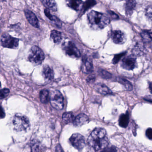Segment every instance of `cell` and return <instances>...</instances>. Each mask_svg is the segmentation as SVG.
<instances>
[{
    "label": "cell",
    "mask_w": 152,
    "mask_h": 152,
    "mask_svg": "<svg viewBox=\"0 0 152 152\" xmlns=\"http://www.w3.org/2000/svg\"><path fill=\"white\" fill-rule=\"evenodd\" d=\"M89 146L95 151L103 150L109 144V140L105 129L97 128L93 130L88 140Z\"/></svg>",
    "instance_id": "obj_1"
},
{
    "label": "cell",
    "mask_w": 152,
    "mask_h": 152,
    "mask_svg": "<svg viewBox=\"0 0 152 152\" xmlns=\"http://www.w3.org/2000/svg\"><path fill=\"white\" fill-rule=\"evenodd\" d=\"M89 25L94 29H102L110 24V18L103 13L92 10L87 15Z\"/></svg>",
    "instance_id": "obj_2"
},
{
    "label": "cell",
    "mask_w": 152,
    "mask_h": 152,
    "mask_svg": "<svg viewBox=\"0 0 152 152\" xmlns=\"http://www.w3.org/2000/svg\"><path fill=\"white\" fill-rule=\"evenodd\" d=\"M50 101L53 107L57 110H61L64 107V98L58 90H53L50 94Z\"/></svg>",
    "instance_id": "obj_3"
},
{
    "label": "cell",
    "mask_w": 152,
    "mask_h": 152,
    "mask_svg": "<svg viewBox=\"0 0 152 152\" xmlns=\"http://www.w3.org/2000/svg\"><path fill=\"white\" fill-rule=\"evenodd\" d=\"M28 59L30 62L34 65H40L45 59V54L39 47L34 46L31 48Z\"/></svg>",
    "instance_id": "obj_4"
},
{
    "label": "cell",
    "mask_w": 152,
    "mask_h": 152,
    "mask_svg": "<svg viewBox=\"0 0 152 152\" xmlns=\"http://www.w3.org/2000/svg\"><path fill=\"white\" fill-rule=\"evenodd\" d=\"M13 125L14 129L18 132L26 131L29 128V120L25 116L16 115L13 118Z\"/></svg>",
    "instance_id": "obj_5"
},
{
    "label": "cell",
    "mask_w": 152,
    "mask_h": 152,
    "mask_svg": "<svg viewBox=\"0 0 152 152\" xmlns=\"http://www.w3.org/2000/svg\"><path fill=\"white\" fill-rule=\"evenodd\" d=\"M1 42L2 45L6 48L16 49L18 46L19 39L11 36L8 34L2 35Z\"/></svg>",
    "instance_id": "obj_6"
},
{
    "label": "cell",
    "mask_w": 152,
    "mask_h": 152,
    "mask_svg": "<svg viewBox=\"0 0 152 152\" xmlns=\"http://www.w3.org/2000/svg\"><path fill=\"white\" fill-rule=\"evenodd\" d=\"M72 145L77 150L81 151L86 145L85 137L78 133H75L69 138Z\"/></svg>",
    "instance_id": "obj_7"
},
{
    "label": "cell",
    "mask_w": 152,
    "mask_h": 152,
    "mask_svg": "<svg viewBox=\"0 0 152 152\" xmlns=\"http://www.w3.org/2000/svg\"><path fill=\"white\" fill-rule=\"evenodd\" d=\"M63 50L66 55L73 58H79L80 53L78 49L72 42H65L63 45Z\"/></svg>",
    "instance_id": "obj_8"
},
{
    "label": "cell",
    "mask_w": 152,
    "mask_h": 152,
    "mask_svg": "<svg viewBox=\"0 0 152 152\" xmlns=\"http://www.w3.org/2000/svg\"><path fill=\"white\" fill-rule=\"evenodd\" d=\"M121 66L126 70H133L137 66L136 59L134 55L127 56L122 59Z\"/></svg>",
    "instance_id": "obj_9"
},
{
    "label": "cell",
    "mask_w": 152,
    "mask_h": 152,
    "mask_svg": "<svg viewBox=\"0 0 152 152\" xmlns=\"http://www.w3.org/2000/svg\"><path fill=\"white\" fill-rule=\"evenodd\" d=\"M110 37L114 43L117 44H122L126 40V36L120 30H113L110 33Z\"/></svg>",
    "instance_id": "obj_10"
},
{
    "label": "cell",
    "mask_w": 152,
    "mask_h": 152,
    "mask_svg": "<svg viewBox=\"0 0 152 152\" xmlns=\"http://www.w3.org/2000/svg\"><path fill=\"white\" fill-rule=\"evenodd\" d=\"M25 16L29 23L34 27H39V23L38 19L34 13L28 10H25L24 11Z\"/></svg>",
    "instance_id": "obj_11"
},
{
    "label": "cell",
    "mask_w": 152,
    "mask_h": 152,
    "mask_svg": "<svg viewBox=\"0 0 152 152\" xmlns=\"http://www.w3.org/2000/svg\"><path fill=\"white\" fill-rule=\"evenodd\" d=\"M66 4L69 8L78 11L82 10L84 2L82 0H67Z\"/></svg>",
    "instance_id": "obj_12"
},
{
    "label": "cell",
    "mask_w": 152,
    "mask_h": 152,
    "mask_svg": "<svg viewBox=\"0 0 152 152\" xmlns=\"http://www.w3.org/2000/svg\"><path fill=\"white\" fill-rule=\"evenodd\" d=\"M125 9L127 15H132L136 5L135 0H125Z\"/></svg>",
    "instance_id": "obj_13"
},
{
    "label": "cell",
    "mask_w": 152,
    "mask_h": 152,
    "mask_svg": "<svg viewBox=\"0 0 152 152\" xmlns=\"http://www.w3.org/2000/svg\"><path fill=\"white\" fill-rule=\"evenodd\" d=\"M88 121V117L84 113H80L75 118L74 124L75 126H79L86 124Z\"/></svg>",
    "instance_id": "obj_14"
},
{
    "label": "cell",
    "mask_w": 152,
    "mask_h": 152,
    "mask_svg": "<svg viewBox=\"0 0 152 152\" xmlns=\"http://www.w3.org/2000/svg\"><path fill=\"white\" fill-rule=\"evenodd\" d=\"M41 1L44 6L48 10L53 11H57L58 10L57 4L54 0H41Z\"/></svg>",
    "instance_id": "obj_15"
},
{
    "label": "cell",
    "mask_w": 152,
    "mask_h": 152,
    "mask_svg": "<svg viewBox=\"0 0 152 152\" xmlns=\"http://www.w3.org/2000/svg\"><path fill=\"white\" fill-rule=\"evenodd\" d=\"M42 75L45 78L48 80H51L54 77L53 70L48 65L44 66L42 70Z\"/></svg>",
    "instance_id": "obj_16"
},
{
    "label": "cell",
    "mask_w": 152,
    "mask_h": 152,
    "mask_svg": "<svg viewBox=\"0 0 152 152\" xmlns=\"http://www.w3.org/2000/svg\"><path fill=\"white\" fill-rule=\"evenodd\" d=\"M129 121V113L127 112L125 114L121 115L119 119V125L122 128H126L128 126Z\"/></svg>",
    "instance_id": "obj_17"
},
{
    "label": "cell",
    "mask_w": 152,
    "mask_h": 152,
    "mask_svg": "<svg viewBox=\"0 0 152 152\" xmlns=\"http://www.w3.org/2000/svg\"><path fill=\"white\" fill-rule=\"evenodd\" d=\"M95 89L97 92L103 95L111 94L112 93L110 89L102 84H98L96 85Z\"/></svg>",
    "instance_id": "obj_18"
},
{
    "label": "cell",
    "mask_w": 152,
    "mask_h": 152,
    "mask_svg": "<svg viewBox=\"0 0 152 152\" xmlns=\"http://www.w3.org/2000/svg\"><path fill=\"white\" fill-rule=\"evenodd\" d=\"M44 12L46 17L50 20L53 21L56 26H58V27H60L61 26V25H61V20L57 17H56V16L52 15L50 13V10H48L47 9H45Z\"/></svg>",
    "instance_id": "obj_19"
},
{
    "label": "cell",
    "mask_w": 152,
    "mask_h": 152,
    "mask_svg": "<svg viewBox=\"0 0 152 152\" xmlns=\"http://www.w3.org/2000/svg\"><path fill=\"white\" fill-rule=\"evenodd\" d=\"M50 37L55 43H59L62 40L61 33L56 30H53L51 31Z\"/></svg>",
    "instance_id": "obj_20"
},
{
    "label": "cell",
    "mask_w": 152,
    "mask_h": 152,
    "mask_svg": "<svg viewBox=\"0 0 152 152\" xmlns=\"http://www.w3.org/2000/svg\"><path fill=\"white\" fill-rule=\"evenodd\" d=\"M141 36L143 42H150L152 41V32L150 30H144L142 31Z\"/></svg>",
    "instance_id": "obj_21"
},
{
    "label": "cell",
    "mask_w": 152,
    "mask_h": 152,
    "mask_svg": "<svg viewBox=\"0 0 152 152\" xmlns=\"http://www.w3.org/2000/svg\"><path fill=\"white\" fill-rule=\"evenodd\" d=\"M41 102L43 104H47L50 101V94L49 91L46 89L42 90L40 93Z\"/></svg>",
    "instance_id": "obj_22"
},
{
    "label": "cell",
    "mask_w": 152,
    "mask_h": 152,
    "mask_svg": "<svg viewBox=\"0 0 152 152\" xmlns=\"http://www.w3.org/2000/svg\"><path fill=\"white\" fill-rule=\"evenodd\" d=\"M75 118L74 114L70 112L65 113L62 116L63 121L66 124L74 122Z\"/></svg>",
    "instance_id": "obj_23"
},
{
    "label": "cell",
    "mask_w": 152,
    "mask_h": 152,
    "mask_svg": "<svg viewBox=\"0 0 152 152\" xmlns=\"http://www.w3.org/2000/svg\"><path fill=\"white\" fill-rule=\"evenodd\" d=\"M83 71L87 73H90L93 70V66L92 61L88 59L84 61L83 66Z\"/></svg>",
    "instance_id": "obj_24"
},
{
    "label": "cell",
    "mask_w": 152,
    "mask_h": 152,
    "mask_svg": "<svg viewBox=\"0 0 152 152\" xmlns=\"http://www.w3.org/2000/svg\"><path fill=\"white\" fill-rule=\"evenodd\" d=\"M117 80L120 83L122 84V85H124L127 90L130 91L133 89V86H132V84L127 80L122 78L118 77L117 79Z\"/></svg>",
    "instance_id": "obj_25"
},
{
    "label": "cell",
    "mask_w": 152,
    "mask_h": 152,
    "mask_svg": "<svg viewBox=\"0 0 152 152\" xmlns=\"http://www.w3.org/2000/svg\"><path fill=\"white\" fill-rule=\"evenodd\" d=\"M96 4V2L95 0H87L86 2L84 3L82 9L86 11L88 9L91 8Z\"/></svg>",
    "instance_id": "obj_26"
},
{
    "label": "cell",
    "mask_w": 152,
    "mask_h": 152,
    "mask_svg": "<svg viewBox=\"0 0 152 152\" xmlns=\"http://www.w3.org/2000/svg\"><path fill=\"white\" fill-rule=\"evenodd\" d=\"M142 45H140L139 43H137L136 45L135 46L133 50V54H134V56L135 55H139V54H142Z\"/></svg>",
    "instance_id": "obj_27"
},
{
    "label": "cell",
    "mask_w": 152,
    "mask_h": 152,
    "mask_svg": "<svg viewBox=\"0 0 152 152\" xmlns=\"http://www.w3.org/2000/svg\"><path fill=\"white\" fill-rule=\"evenodd\" d=\"M32 152H39L42 149V145L38 142H34L31 146Z\"/></svg>",
    "instance_id": "obj_28"
},
{
    "label": "cell",
    "mask_w": 152,
    "mask_h": 152,
    "mask_svg": "<svg viewBox=\"0 0 152 152\" xmlns=\"http://www.w3.org/2000/svg\"><path fill=\"white\" fill-rule=\"evenodd\" d=\"M126 52L122 53H120V54L115 55L114 58H113V63L114 64H117L120 60L121 58L122 57H123L124 55H126Z\"/></svg>",
    "instance_id": "obj_29"
},
{
    "label": "cell",
    "mask_w": 152,
    "mask_h": 152,
    "mask_svg": "<svg viewBox=\"0 0 152 152\" xmlns=\"http://www.w3.org/2000/svg\"><path fill=\"white\" fill-rule=\"evenodd\" d=\"M10 90L8 88H4L0 90V99L5 98L9 95Z\"/></svg>",
    "instance_id": "obj_30"
},
{
    "label": "cell",
    "mask_w": 152,
    "mask_h": 152,
    "mask_svg": "<svg viewBox=\"0 0 152 152\" xmlns=\"http://www.w3.org/2000/svg\"><path fill=\"white\" fill-rule=\"evenodd\" d=\"M145 15L147 18L152 19V5H150L145 10Z\"/></svg>",
    "instance_id": "obj_31"
},
{
    "label": "cell",
    "mask_w": 152,
    "mask_h": 152,
    "mask_svg": "<svg viewBox=\"0 0 152 152\" xmlns=\"http://www.w3.org/2000/svg\"><path fill=\"white\" fill-rule=\"evenodd\" d=\"M117 148L114 146H113L110 147H106L103 149L101 152H117Z\"/></svg>",
    "instance_id": "obj_32"
},
{
    "label": "cell",
    "mask_w": 152,
    "mask_h": 152,
    "mask_svg": "<svg viewBox=\"0 0 152 152\" xmlns=\"http://www.w3.org/2000/svg\"><path fill=\"white\" fill-rule=\"evenodd\" d=\"M101 75L102 77L105 79H110L112 77L110 73L105 70H102L101 72Z\"/></svg>",
    "instance_id": "obj_33"
},
{
    "label": "cell",
    "mask_w": 152,
    "mask_h": 152,
    "mask_svg": "<svg viewBox=\"0 0 152 152\" xmlns=\"http://www.w3.org/2000/svg\"><path fill=\"white\" fill-rule=\"evenodd\" d=\"M146 137L150 140H152V128H149L145 132Z\"/></svg>",
    "instance_id": "obj_34"
},
{
    "label": "cell",
    "mask_w": 152,
    "mask_h": 152,
    "mask_svg": "<svg viewBox=\"0 0 152 152\" xmlns=\"http://www.w3.org/2000/svg\"><path fill=\"white\" fill-rule=\"evenodd\" d=\"M109 14L110 15L111 18L113 19H118L119 18L118 16L113 12L111 11H109Z\"/></svg>",
    "instance_id": "obj_35"
},
{
    "label": "cell",
    "mask_w": 152,
    "mask_h": 152,
    "mask_svg": "<svg viewBox=\"0 0 152 152\" xmlns=\"http://www.w3.org/2000/svg\"><path fill=\"white\" fill-rule=\"evenodd\" d=\"M5 117V113L1 106H0V118H3Z\"/></svg>",
    "instance_id": "obj_36"
},
{
    "label": "cell",
    "mask_w": 152,
    "mask_h": 152,
    "mask_svg": "<svg viewBox=\"0 0 152 152\" xmlns=\"http://www.w3.org/2000/svg\"><path fill=\"white\" fill-rule=\"evenodd\" d=\"M144 99L145 101L152 103V96H145V97L144 98Z\"/></svg>",
    "instance_id": "obj_37"
},
{
    "label": "cell",
    "mask_w": 152,
    "mask_h": 152,
    "mask_svg": "<svg viewBox=\"0 0 152 152\" xmlns=\"http://www.w3.org/2000/svg\"><path fill=\"white\" fill-rule=\"evenodd\" d=\"M56 151L58 152H63L61 147L60 146V145H58L57 147H56Z\"/></svg>",
    "instance_id": "obj_38"
},
{
    "label": "cell",
    "mask_w": 152,
    "mask_h": 152,
    "mask_svg": "<svg viewBox=\"0 0 152 152\" xmlns=\"http://www.w3.org/2000/svg\"><path fill=\"white\" fill-rule=\"evenodd\" d=\"M149 88H150V91L152 94V82L149 83Z\"/></svg>",
    "instance_id": "obj_39"
},
{
    "label": "cell",
    "mask_w": 152,
    "mask_h": 152,
    "mask_svg": "<svg viewBox=\"0 0 152 152\" xmlns=\"http://www.w3.org/2000/svg\"><path fill=\"white\" fill-rule=\"evenodd\" d=\"M1 82H0V88H1Z\"/></svg>",
    "instance_id": "obj_40"
}]
</instances>
